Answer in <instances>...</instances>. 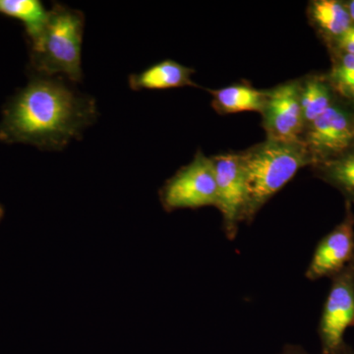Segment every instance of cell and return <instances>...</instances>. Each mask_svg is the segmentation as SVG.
Masks as SVG:
<instances>
[{
    "label": "cell",
    "instance_id": "1",
    "mask_svg": "<svg viewBox=\"0 0 354 354\" xmlns=\"http://www.w3.org/2000/svg\"><path fill=\"white\" fill-rule=\"evenodd\" d=\"M97 115L93 97L72 90L59 77L32 74L2 109L0 142L62 150Z\"/></svg>",
    "mask_w": 354,
    "mask_h": 354
},
{
    "label": "cell",
    "instance_id": "2",
    "mask_svg": "<svg viewBox=\"0 0 354 354\" xmlns=\"http://www.w3.org/2000/svg\"><path fill=\"white\" fill-rule=\"evenodd\" d=\"M248 201L243 221L251 223L266 203L285 187L298 171L312 167L304 142L267 139L242 152Z\"/></svg>",
    "mask_w": 354,
    "mask_h": 354
},
{
    "label": "cell",
    "instance_id": "3",
    "mask_svg": "<svg viewBox=\"0 0 354 354\" xmlns=\"http://www.w3.org/2000/svg\"><path fill=\"white\" fill-rule=\"evenodd\" d=\"M85 17L81 11L55 4L39 38L31 44L30 64L35 74L82 79V43Z\"/></svg>",
    "mask_w": 354,
    "mask_h": 354
},
{
    "label": "cell",
    "instance_id": "4",
    "mask_svg": "<svg viewBox=\"0 0 354 354\" xmlns=\"http://www.w3.org/2000/svg\"><path fill=\"white\" fill-rule=\"evenodd\" d=\"M158 195L167 212L216 207V174L212 158L198 151L189 164L165 181Z\"/></svg>",
    "mask_w": 354,
    "mask_h": 354
},
{
    "label": "cell",
    "instance_id": "5",
    "mask_svg": "<svg viewBox=\"0 0 354 354\" xmlns=\"http://www.w3.org/2000/svg\"><path fill=\"white\" fill-rule=\"evenodd\" d=\"M302 142L313 165L342 155L354 146V104L337 97L329 109L305 128Z\"/></svg>",
    "mask_w": 354,
    "mask_h": 354
},
{
    "label": "cell",
    "instance_id": "6",
    "mask_svg": "<svg viewBox=\"0 0 354 354\" xmlns=\"http://www.w3.org/2000/svg\"><path fill=\"white\" fill-rule=\"evenodd\" d=\"M354 327V257L332 278V286L319 323L323 354H333L344 346V335Z\"/></svg>",
    "mask_w": 354,
    "mask_h": 354
},
{
    "label": "cell",
    "instance_id": "7",
    "mask_svg": "<svg viewBox=\"0 0 354 354\" xmlns=\"http://www.w3.org/2000/svg\"><path fill=\"white\" fill-rule=\"evenodd\" d=\"M215 167L216 207L223 216V230L232 241L243 221L248 201L246 177L241 153H227L211 157Z\"/></svg>",
    "mask_w": 354,
    "mask_h": 354
},
{
    "label": "cell",
    "instance_id": "8",
    "mask_svg": "<svg viewBox=\"0 0 354 354\" xmlns=\"http://www.w3.org/2000/svg\"><path fill=\"white\" fill-rule=\"evenodd\" d=\"M261 114L267 139L302 141L305 124L300 102L299 81L281 84L267 91Z\"/></svg>",
    "mask_w": 354,
    "mask_h": 354
},
{
    "label": "cell",
    "instance_id": "9",
    "mask_svg": "<svg viewBox=\"0 0 354 354\" xmlns=\"http://www.w3.org/2000/svg\"><path fill=\"white\" fill-rule=\"evenodd\" d=\"M353 257L354 213L351 203L346 201L344 220L319 242L305 276L309 281L332 279Z\"/></svg>",
    "mask_w": 354,
    "mask_h": 354
},
{
    "label": "cell",
    "instance_id": "10",
    "mask_svg": "<svg viewBox=\"0 0 354 354\" xmlns=\"http://www.w3.org/2000/svg\"><path fill=\"white\" fill-rule=\"evenodd\" d=\"M307 15L328 46L353 25L344 1L339 0H313L309 3Z\"/></svg>",
    "mask_w": 354,
    "mask_h": 354
},
{
    "label": "cell",
    "instance_id": "11",
    "mask_svg": "<svg viewBox=\"0 0 354 354\" xmlns=\"http://www.w3.org/2000/svg\"><path fill=\"white\" fill-rule=\"evenodd\" d=\"M194 69L167 59L152 65L139 74L129 77V86L133 91L165 90V88L196 86L192 81Z\"/></svg>",
    "mask_w": 354,
    "mask_h": 354
},
{
    "label": "cell",
    "instance_id": "12",
    "mask_svg": "<svg viewBox=\"0 0 354 354\" xmlns=\"http://www.w3.org/2000/svg\"><path fill=\"white\" fill-rule=\"evenodd\" d=\"M213 97L212 106L220 114L242 111H258L264 109L267 91H260L249 84H234L227 87L209 91Z\"/></svg>",
    "mask_w": 354,
    "mask_h": 354
},
{
    "label": "cell",
    "instance_id": "13",
    "mask_svg": "<svg viewBox=\"0 0 354 354\" xmlns=\"http://www.w3.org/2000/svg\"><path fill=\"white\" fill-rule=\"evenodd\" d=\"M337 97L326 75L315 74L302 80L300 82V102L305 128L329 109Z\"/></svg>",
    "mask_w": 354,
    "mask_h": 354
},
{
    "label": "cell",
    "instance_id": "14",
    "mask_svg": "<svg viewBox=\"0 0 354 354\" xmlns=\"http://www.w3.org/2000/svg\"><path fill=\"white\" fill-rule=\"evenodd\" d=\"M318 178L339 191L354 204V146L334 158L312 167Z\"/></svg>",
    "mask_w": 354,
    "mask_h": 354
},
{
    "label": "cell",
    "instance_id": "15",
    "mask_svg": "<svg viewBox=\"0 0 354 354\" xmlns=\"http://www.w3.org/2000/svg\"><path fill=\"white\" fill-rule=\"evenodd\" d=\"M48 13L39 0H0V14L23 23L30 44L34 43L43 31Z\"/></svg>",
    "mask_w": 354,
    "mask_h": 354
},
{
    "label": "cell",
    "instance_id": "16",
    "mask_svg": "<svg viewBox=\"0 0 354 354\" xmlns=\"http://www.w3.org/2000/svg\"><path fill=\"white\" fill-rule=\"evenodd\" d=\"M333 64L326 74L337 97L354 102V55L332 53Z\"/></svg>",
    "mask_w": 354,
    "mask_h": 354
},
{
    "label": "cell",
    "instance_id": "17",
    "mask_svg": "<svg viewBox=\"0 0 354 354\" xmlns=\"http://www.w3.org/2000/svg\"><path fill=\"white\" fill-rule=\"evenodd\" d=\"M329 48L332 53H348L354 55V24L341 38L330 44Z\"/></svg>",
    "mask_w": 354,
    "mask_h": 354
},
{
    "label": "cell",
    "instance_id": "18",
    "mask_svg": "<svg viewBox=\"0 0 354 354\" xmlns=\"http://www.w3.org/2000/svg\"><path fill=\"white\" fill-rule=\"evenodd\" d=\"M346 8H348L349 15H351V20L354 24V0H349V1H344Z\"/></svg>",
    "mask_w": 354,
    "mask_h": 354
},
{
    "label": "cell",
    "instance_id": "19",
    "mask_svg": "<svg viewBox=\"0 0 354 354\" xmlns=\"http://www.w3.org/2000/svg\"><path fill=\"white\" fill-rule=\"evenodd\" d=\"M333 354H354V351H351L346 344H344L339 351H335V353Z\"/></svg>",
    "mask_w": 354,
    "mask_h": 354
},
{
    "label": "cell",
    "instance_id": "20",
    "mask_svg": "<svg viewBox=\"0 0 354 354\" xmlns=\"http://www.w3.org/2000/svg\"><path fill=\"white\" fill-rule=\"evenodd\" d=\"M283 354H307L304 351L298 348H288Z\"/></svg>",
    "mask_w": 354,
    "mask_h": 354
},
{
    "label": "cell",
    "instance_id": "21",
    "mask_svg": "<svg viewBox=\"0 0 354 354\" xmlns=\"http://www.w3.org/2000/svg\"><path fill=\"white\" fill-rule=\"evenodd\" d=\"M4 215H6V209H4V207L0 204V223L3 220Z\"/></svg>",
    "mask_w": 354,
    "mask_h": 354
},
{
    "label": "cell",
    "instance_id": "22",
    "mask_svg": "<svg viewBox=\"0 0 354 354\" xmlns=\"http://www.w3.org/2000/svg\"><path fill=\"white\" fill-rule=\"evenodd\" d=\"M353 104H354V102H353Z\"/></svg>",
    "mask_w": 354,
    "mask_h": 354
}]
</instances>
